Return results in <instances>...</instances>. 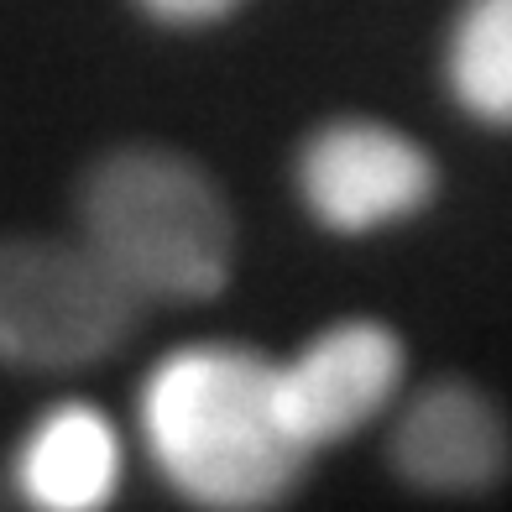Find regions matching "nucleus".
Wrapping results in <instances>:
<instances>
[{"instance_id": "f257e3e1", "label": "nucleus", "mask_w": 512, "mask_h": 512, "mask_svg": "<svg viewBox=\"0 0 512 512\" xmlns=\"http://www.w3.org/2000/svg\"><path fill=\"white\" fill-rule=\"evenodd\" d=\"M277 361L251 345L199 340L162 356L136 387V424L157 476L199 507H272L309 465L283 429Z\"/></svg>"}, {"instance_id": "f03ea898", "label": "nucleus", "mask_w": 512, "mask_h": 512, "mask_svg": "<svg viewBox=\"0 0 512 512\" xmlns=\"http://www.w3.org/2000/svg\"><path fill=\"white\" fill-rule=\"evenodd\" d=\"M84 241L142 298L204 304L230 283V204L194 157L121 147L100 157L79 194Z\"/></svg>"}, {"instance_id": "7ed1b4c3", "label": "nucleus", "mask_w": 512, "mask_h": 512, "mask_svg": "<svg viewBox=\"0 0 512 512\" xmlns=\"http://www.w3.org/2000/svg\"><path fill=\"white\" fill-rule=\"evenodd\" d=\"M147 298L89 241H0V361L68 371L131 340Z\"/></svg>"}, {"instance_id": "20e7f679", "label": "nucleus", "mask_w": 512, "mask_h": 512, "mask_svg": "<svg viewBox=\"0 0 512 512\" xmlns=\"http://www.w3.org/2000/svg\"><path fill=\"white\" fill-rule=\"evenodd\" d=\"M434 157L382 121H330L298 157V194L335 236H371L434 199Z\"/></svg>"}, {"instance_id": "39448f33", "label": "nucleus", "mask_w": 512, "mask_h": 512, "mask_svg": "<svg viewBox=\"0 0 512 512\" xmlns=\"http://www.w3.org/2000/svg\"><path fill=\"white\" fill-rule=\"evenodd\" d=\"M403 382V345L377 319H340L293 361H277V413L309 455L371 424Z\"/></svg>"}, {"instance_id": "423d86ee", "label": "nucleus", "mask_w": 512, "mask_h": 512, "mask_svg": "<svg viewBox=\"0 0 512 512\" xmlns=\"http://www.w3.org/2000/svg\"><path fill=\"white\" fill-rule=\"evenodd\" d=\"M392 465L418 492H492L512 465V439L497 403L465 382L418 392L392 434Z\"/></svg>"}, {"instance_id": "0eeeda50", "label": "nucleus", "mask_w": 512, "mask_h": 512, "mask_svg": "<svg viewBox=\"0 0 512 512\" xmlns=\"http://www.w3.org/2000/svg\"><path fill=\"white\" fill-rule=\"evenodd\" d=\"M126 471L121 434L89 403H53L16 450V486L42 512H95Z\"/></svg>"}, {"instance_id": "6e6552de", "label": "nucleus", "mask_w": 512, "mask_h": 512, "mask_svg": "<svg viewBox=\"0 0 512 512\" xmlns=\"http://www.w3.org/2000/svg\"><path fill=\"white\" fill-rule=\"evenodd\" d=\"M450 95L486 126H512V0H465L445 53Z\"/></svg>"}, {"instance_id": "1a4fd4ad", "label": "nucleus", "mask_w": 512, "mask_h": 512, "mask_svg": "<svg viewBox=\"0 0 512 512\" xmlns=\"http://www.w3.org/2000/svg\"><path fill=\"white\" fill-rule=\"evenodd\" d=\"M136 6L162 27H209V21H225L230 11H241L246 0H136Z\"/></svg>"}]
</instances>
